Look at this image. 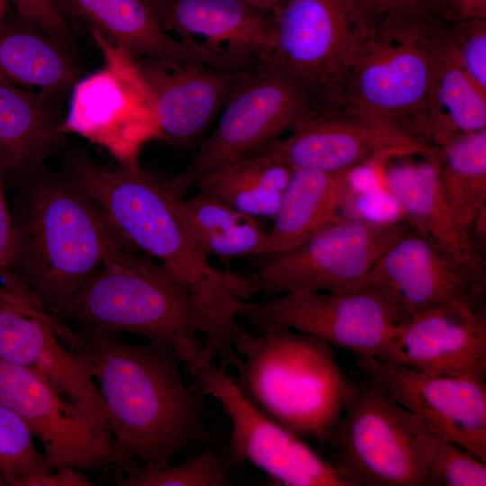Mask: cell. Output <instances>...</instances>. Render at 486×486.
I'll return each instance as SVG.
<instances>
[{
  "label": "cell",
  "instance_id": "obj_1",
  "mask_svg": "<svg viewBox=\"0 0 486 486\" xmlns=\"http://www.w3.org/2000/svg\"><path fill=\"white\" fill-rule=\"evenodd\" d=\"M85 190L118 235L153 258L189 293L204 346L220 365H233L238 355L231 333L241 303L250 297L248 276L215 267L186 220L183 195L171 179L137 166H98Z\"/></svg>",
  "mask_w": 486,
  "mask_h": 486
},
{
  "label": "cell",
  "instance_id": "obj_2",
  "mask_svg": "<svg viewBox=\"0 0 486 486\" xmlns=\"http://www.w3.org/2000/svg\"><path fill=\"white\" fill-rule=\"evenodd\" d=\"M68 347L85 363L104 405L112 434L137 465L163 466L207 444L203 396L169 348L136 345L104 329L72 328Z\"/></svg>",
  "mask_w": 486,
  "mask_h": 486
},
{
  "label": "cell",
  "instance_id": "obj_3",
  "mask_svg": "<svg viewBox=\"0 0 486 486\" xmlns=\"http://www.w3.org/2000/svg\"><path fill=\"white\" fill-rule=\"evenodd\" d=\"M13 217L15 292L58 319L126 242L69 178L32 186Z\"/></svg>",
  "mask_w": 486,
  "mask_h": 486
},
{
  "label": "cell",
  "instance_id": "obj_4",
  "mask_svg": "<svg viewBox=\"0 0 486 486\" xmlns=\"http://www.w3.org/2000/svg\"><path fill=\"white\" fill-rule=\"evenodd\" d=\"M231 345L239 356L234 379L250 401L302 438L331 441L350 382L329 344L286 327L250 332L238 323Z\"/></svg>",
  "mask_w": 486,
  "mask_h": 486
},
{
  "label": "cell",
  "instance_id": "obj_5",
  "mask_svg": "<svg viewBox=\"0 0 486 486\" xmlns=\"http://www.w3.org/2000/svg\"><path fill=\"white\" fill-rule=\"evenodd\" d=\"M59 319L76 327L143 337L169 348L184 364L194 361L204 347L187 291L160 264L127 242Z\"/></svg>",
  "mask_w": 486,
  "mask_h": 486
},
{
  "label": "cell",
  "instance_id": "obj_6",
  "mask_svg": "<svg viewBox=\"0 0 486 486\" xmlns=\"http://www.w3.org/2000/svg\"><path fill=\"white\" fill-rule=\"evenodd\" d=\"M441 25L432 11L379 17L358 47L328 106L377 118L432 147L427 92Z\"/></svg>",
  "mask_w": 486,
  "mask_h": 486
},
{
  "label": "cell",
  "instance_id": "obj_7",
  "mask_svg": "<svg viewBox=\"0 0 486 486\" xmlns=\"http://www.w3.org/2000/svg\"><path fill=\"white\" fill-rule=\"evenodd\" d=\"M439 437L364 374L350 382L330 442L338 452L336 464L355 486H430Z\"/></svg>",
  "mask_w": 486,
  "mask_h": 486
},
{
  "label": "cell",
  "instance_id": "obj_8",
  "mask_svg": "<svg viewBox=\"0 0 486 486\" xmlns=\"http://www.w3.org/2000/svg\"><path fill=\"white\" fill-rule=\"evenodd\" d=\"M305 84L270 65L239 73L227 96L216 126L186 169L171 178L184 193L220 165L255 152L325 108Z\"/></svg>",
  "mask_w": 486,
  "mask_h": 486
},
{
  "label": "cell",
  "instance_id": "obj_9",
  "mask_svg": "<svg viewBox=\"0 0 486 486\" xmlns=\"http://www.w3.org/2000/svg\"><path fill=\"white\" fill-rule=\"evenodd\" d=\"M411 228L405 218L373 222L340 216L298 246L262 257L248 276L250 296L364 288L378 259Z\"/></svg>",
  "mask_w": 486,
  "mask_h": 486
},
{
  "label": "cell",
  "instance_id": "obj_10",
  "mask_svg": "<svg viewBox=\"0 0 486 486\" xmlns=\"http://www.w3.org/2000/svg\"><path fill=\"white\" fill-rule=\"evenodd\" d=\"M184 367L190 382L213 398L230 419L229 453L236 464L248 462L280 485L355 486L336 464L250 401L209 348Z\"/></svg>",
  "mask_w": 486,
  "mask_h": 486
},
{
  "label": "cell",
  "instance_id": "obj_11",
  "mask_svg": "<svg viewBox=\"0 0 486 486\" xmlns=\"http://www.w3.org/2000/svg\"><path fill=\"white\" fill-rule=\"evenodd\" d=\"M379 17L364 0H285L272 13L267 56L325 104Z\"/></svg>",
  "mask_w": 486,
  "mask_h": 486
},
{
  "label": "cell",
  "instance_id": "obj_12",
  "mask_svg": "<svg viewBox=\"0 0 486 486\" xmlns=\"http://www.w3.org/2000/svg\"><path fill=\"white\" fill-rule=\"evenodd\" d=\"M0 402L40 441L50 471L68 466L113 475L115 481L136 466L105 420L60 395L32 371L2 359Z\"/></svg>",
  "mask_w": 486,
  "mask_h": 486
},
{
  "label": "cell",
  "instance_id": "obj_13",
  "mask_svg": "<svg viewBox=\"0 0 486 486\" xmlns=\"http://www.w3.org/2000/svg\"><path fill=\"white\" fill-rule=\"evenodd\" d=\"M91 32L105 65L73 86L62 132L103 148L119 165H137L141 148L160 139L147 90L134 58Z\"/></svg>",
  "mask_w": 486,
  "mask_h": 486
},
{
  "label": "cell",
  "instance_id": "obj_14",
  "mask_svg": "<svg viewBox=\"0 0 486 486\" xmlns=\"http://www.w3.org/2000/svg\"><path fill=\"white\" fill-rule=\"evenodd\" d=\"M483 266L448 251L412 227L378 259L364 287L384 300L399 324L436 306L484 307Z\"/></svg>",
  "mask_w": 486,
  "mask_h": 486
},
{
  "label": "cell",
  "instance_id": "obj_15",
  "mask_svg": "<svg viewBox=\"0 0 486 486\" xmlns=\"http://www.w3.org/2000/svg\"><path fill=\"white\" fill-rule=\"evenodd\" d=\"M255 329L282 326L320 338L360 358H377L397 327L384 300L364 287L352 292H295L244 301L238 319Z\"/></svg>",
  "mask_w": 486,
  "mask_h": 486
},
{
  "label": "cell",
  "instance_id": "obj_16",
  "mask_svg": "<svg viewBox=\"0 0 486 486\" xmlns=\"http://www.w3.org/2000/svg\"><path fill=\"white\" fill-rule=\"evenodd\" d=\"M292 169L345 172L390 158L438 159L437 149L369 115L325 107L266 147Z\"/></svg>",
  "mask_w": 486,
  "mask_h": 486
},
{
  "label": "cell",
  "instance_id": "obj_17",
  "mask_svg": "<svg viewBox=\"0 0 486 486\" xmlns=\"http://www.w3.org/2000/svg\"><path fill=\"white\" fill-rule=\"evenodd\" d=\"M357 366L438 436L486 462L485 379L434 375L374 357L357 359Z\"/></svg>",
  "mask_w": 486,
  "mask_h": 486
},
{
  "label": "cell",
  "instance_id": "obj_18",
  "mask_svg": "<svg viewBox=\"0 0 486 486\" xmlns=\"http://www.w3.org/2000/svg\"><path fill=\"white\" fill-rule=\"evenodd\" d=\"M434 375L486 377V307L442 305L399 323L376 358Z\"/></svg>",
  "mask_w": 486,
  "mask_h": 486
},
{
  "label": "cell",
  "instance_id": "obj_19",
  "mask_svg": "<svg viewBox=\"0 0 486 486\" xmlns=\"http://www.w3.org/2000/svg\"><path fill=\"white\" fill-rule=\"evenodd\" d=\"M167 32L218 67L261 65L271 40L272 13L246 0H148Z\"/></svg>",
  "mask_w": 486,
  "mask_h": 486
},
{
  "label": "cell",
  "instance_id": "obj_20",
  "mask_svg": "<svg viewBox=\"0 0 486 486\" xmlns=\"http://www.w3.org/2000/svg\"><path fill=\"white\" fill-rule=\"evenodd\" d=\"M70 334L66 322L34 305L0 302V359L32 371L108 423L92 374L64 343Z\"/></svg>",
  "mask_w": 486,
  "mask_h": 486
},
{
  "label": "cell",
  "instance_id": "obj_21",
  "mask_svg": "<svg viewBox=\"0 0 486 486\" xmlns=\"http://www.w3.org/2000/svg\"><path fill=\"white\" fill-rule=\"evenodd\" d=\"M134 61L160 139L181 146L194 142L204 133L241 72L202 62Z\"/></svg>",
  "mask_w": 486,
  "mask_h": 486
},
{
  "label": "cell",
  "instance_id": "obj_22",
  "mask_svg": "<svg viewBox=\"0 0 486 486\" xmlns=\"http://www.w3.org/2000/svg\"><path fill=\"white\" fill-rule=\"evenodd\" d=\"M55 1L65 16L86 22L92 32L133 58L215 66L208 56L172 37L148 0Z\"/></svg>",
  "mask_w": 486,
  "mask_h": 486
},
{
  "label": "cell",
  "instance_id": "obj_23",
  "mask_svg": "<svg viewBox=\"0 0 486 486\" xmlns=\"http://www.w3.org/2000/svg\"><path fill=\"white\" fill-rule=\"evenodd\" d=\"M52 95L0 77V174L4 180L34 169L63 135Z\"/></svg>",
  "mask_w": 486,
  "mask_h": 486
},
{
  "label": "cell",
  "instance_id": "obj_24",
  "mask_svg": "<svg viewBox=\"0 0 486 486\" xmlns=\"http://www.w3.org/2000/svg\"><path fill=\"white\" fill-rule=\"evenodd\" d=\"M352 172L292 169L262 257L298 246L342 216L353 191Z\"/></svg>",
  "mask_w": 486,
  "mask_h": 486
},
{
  "label": "cell",
  "instance_id": "obj_25",
  "mask_svg": "<svg viewBox=\"0 0 486 486\" xmlns=\"http://www.w3.org/2000/svg\"><path fill=\"white\" fill-rule=\"evenodd\" d=\"M437 162L422 158L418 163L386 167L387 191L414 229L460 257L483 265L478 248L452 214L442 190Z\"/></svg>",
  "mask_w": 486,
  "mask_h": 486
},
{
  "label": "cell",
  "instance_id": "obj_26",
  "mask_svg": "<svg viewBox=\"0 0 486 486\" xmlns=\"http://www.w3.org/2000/svg\"><path fill=\"white\" fill-rule=\"evenodd\" d=\"M77 68L64 43L14 14L0 22V77L55 96L72 88Z\"/></svg>",
  "mask_w": 486,
  "mask_h": 486
},
{
  "label": "cell",
  "instance_id": "obj_27",
  "mask_svg": "<svg viewBox=\"0 0 486 486\" xmlns=\"http://www.w3.org/2000/svg\"><path fill=\"white\" fill-rule=\"evenodd\" d=\"M427 119L429 141L436 148L456 135L486 129V92L461 67L445 23L432 55Z\"/></svg>",
  "mask_w": 486,
  "mask_h": 486
},
{
  "label": "cell",
  "instance_id": "obj_28",
  "mask_svg": "<svg viewBox=\"0 0 486 486\" xmlns=\"http://www.w3.org/2000/svg\"><path fill=\"white\" fill-rule=\"evenodd\" d=\"M292 173L289 166L262 148L220 165L195 185L248 215L273 219Z\"/></svg>",
  "mask_w": 486,
  "mask_h": 486
},
{
  "label": "cell",
  "instance_id": "obj_29",
  "mask_svg": "<svg viewBox=\"0 0 486 486\" xmlns=\"http://www.w3.org/2000/svg\"><path fill=\"white\" fill-rule=\"evenodd\" d=\"M437 152L446 202L458 227L478 248L486 231V129L456 135Z\"/></svg>",
  "mask_w": 486,
  "mask_h": 486
},
{
  "label": "cell",
  "instance_id": "obj_30",
  "mask_svg": "<svg viewBox=\"0 0 486 486\" xmlns=\"http://www.w3.org/2000/svg\"><path fill=\"white\" fill-rule=\"evenodd\" d=\"M181 208L210 256L230 260L264 256L268 230L256 218L201 191L183 196Z\"/></svg>",
  "mask_w": 486,
  "mask_h": 486
},
{
  "label": "cell",
  "instance_id": "obj_31",
  "mask_svg": "<svg viewBox=\"0 0 486 486\" xmlns=\"http://www.w3.org/2000/svg\"><path fill=\"white\" fill-rule=\"evenodd\" d=\"M234 464L229 450L207 443L184 463L136 465L114 482L120 486H228L235 482Z\"/></svg>",
  "mask_w": 486,
  "mask_h": 486
},
{
  "label": "cell",
  "instance_id": "obj_32",
  "mask_svg": "<svg viewBox=\"0 0 486 486\" xmlns=\"http://www.w3.org/2000/svg\"><path fill=\"white\" fill-rule=\"evenodd\" d=\"M25 422L0 402V486H24L50 472L45 456Z\"/></svg>",
  "mask_w": 486,
  "mask_h": 486
},
{
  "label": "cell",
  "instance_id": "obj_33",
  "mask_svg": "<svg viewBox=\"0 0 486 486\" xmlns=\"http://www.w3.org/2000/svg\"><path fill=\"white\" fill-rule=\"evenodd\" d=\"M486 462L439 437L431 464L430 486H485Z\"/></svg>",
  "mask_w": 486,
  "mask_h": 486
},
{
  "label": "cell",
  "instance_id": "obj_34",
  "mask_svg": "<svg viewBox=\"0 0 486 486\" xmlns=\"http://www.w3.org/2000/svg\"><path fill=\"white\" fill-rule=\"evenodd\" d=\"M445 29L461 67L486 92V18L452 20Z\"/></svg>",
  "mask_w": 486,
  "mask_h": 486
},
{
  "label": "cell",
  "instance_id": "obj_35",
  "mask_svg": "<svg viewBox=\"0 0 486 486\" xmlns=\"http://www.w3.org/2000/svg\"><path fill=\"white\" fill-rule=\"evenodd\" d=\"M15 12L66 44L69 27L55 0H9Z\"/></svg>",
  "mask_w": 486,
  "mask_h": 486
},
{
  "label": "cell",
  "instance_id": "obj_36",
  "mask_svg": "<svg viewBox=\"0 0 486 486\" xmlns=\"http://www.w3.org/2000/svg\"><path fill=\"white\" fill-rule=\"evenodd\" d=\"M15 230L13 212L9 207L4 180L0 174V281L3 287L15 290Z\"/></svg>",
  "mask_w": 486,
  "mask_h": 486
},
{
  "label": "cell",
  "instance_id": "obj_37",
  "mask_svg": "<svg viewBox=\"0 0 486 486\" xmlns=\"http://www.w3.org/2000/svg\"><path fill=\"white\" fill-rule=\"evenodd\" d=\"M94 483L83 471L61 466L28 479L24 486H91Z\"/></svg>",
  "mask_w": 486,
  "mask_h": 486
},
{
  "label": "cell",
  "instance_id": "obj_38",
  "mask_svg": "<svg viewBox=\"0 0 486 486\" xmlns=\"http://www.w3.org/2000/svg\"><path fill=\"white\" fill-rule=\"evenodd\" d=\"M377 17L392 13L433 11L435 0H364Z\"/></svg>",
  "mask_w": 486,
  "mask_h": 486
},
{
  "label": "cell",
  "instance_id": "obj_39",
  "mask_svg": "<svg viewBox=\"0 0 486 486\" xmlns=\"http://www.w3.org/2000/svg\"><path fill=\"white\" fill-rule=\"evenodd\" d=\"M440 3L452 20L486 18V0H435Z\"/></svg>",
  "mask_w": 486,
  "mask_h": 486
},
{
  "label": "cell",
  "instance_id": "obj_40",
  "mask_svg": "<svg viewBox=\"0 0 486 486\" xmlns=\"http://www.w3.org/2000/svg\"><path fill=\"white\" fill-rule=\"evenodd\" d=\"M0 302H14V303H22V304H30V305H34L38 307L32 302L8 291L7 289L4 288L1 285H0Z\"/></svg>",
  "mask_w": 486,
  "mask_h": 486
},
{
  "label": "cell",
  "instance_id": "obj_41",
  "mask_svg": "<svg viewBox=\"0 0 486 486\" xmlns=\"http://www.w3.org/2000/svg\"><path fill=\"white\" fill-rule=\"evenodd\" d=\"M251 4L269 13H273L285 0H246Z\"/></svg>",
  "mask_w": 486,
  "mask_h": 486
},
{
  "label": "cell",
  "instance_id": "obj_42",
  "mask_svg": "<svg viewBox=\"0 0 486 486\" xmlns=\"http://www.w3.org/2000/svg\"><path fill=\"white\" fill-rule=\"evenodd\" d=\"M9 0H0V22L8 15Z\"/></svg>",
  "mask_w": 486,
  "mask_h": 486
}]
</instances>
